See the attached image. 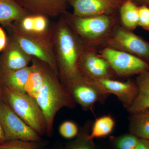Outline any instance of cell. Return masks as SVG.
Listing matches in <instances>:
<instances>
[{
    "mask_svg": "<svg viewBox=\"0 0 149 149\" xmlns=\"http://www.w3.org/2000/svg\"><path fill=\"white\" fill-rule=\"evenodd\" d=\"M28 14L16 0H0V24L3 26L18 21Z\"/></svg>",
    "mask_w": 149,
    "mask_h": 149,
    "instance_id": "ac0fdd59",
    "label": "cell"
},
{
    "mask_svg": "<svg viewBox=\"0 0 149 149\" xmlns=\"http://www.w3.org/2000/svg\"><path fill=\"white\" fill-rule=\"evenodd\" d=\"M28 13L47 17L61 16L66 12L69 0H16Z\"/></svg>",
    "mask_w": 149,
    "mask_h": 149,
    "instance_id": "5bb4252c",
    "label": "cell"
},
{
    "mask_svg": "<svg viewBox=\"0 0 149 149\" xmlns=\"http://www.w3.org/2000/svg\"><path fill=\"white\" fill-rule=\"evenodd\" d=\"M0 98L40 136L47 133L45 118L35 99L1 85Z\"/></svg>",
    "mask_w": 149,
    "mask_h": 149,
    "instance_id": "277c9868",
    "label": "cell"
},
{
    "mask_svg": "<svg viewBox=\"0 0 149 149\" xmlns=\"http://www.w3.org/2000/svg\"><path fill=\"white\" fill-rule=\"evenodd\" d=\"M104 47L125 52L149 62V42L120 24L113 30Z\"/></svg>",
    "mask_w": 149,
    "mask_h": 149,
    "instance_id": "52a82bcc",
    "label": "cell"
},
{
    "mask_svg": "<svg viewBox=\"0 0 149 149\" xmlns=\"http://www.w3.org/2000/svg\"><path fill=\"white\" fill-rule=\"evenodd\" d=\"M8 42V38L4 29L0 27V52H2L7 46Z\"/></svg>",
    "mask_w": 149,
    "mask_h": 149,
    "instance_id": "4316f807",
    "label": "cell"
},
{
    "mask_svg": "<svg viewBox=\"0 0 149 149\" xmlns=\"http://www.w3.org/2000/svg\"><path fill=\"white\" fill-rule=\"evenodd\" d=\"M0 123L6 141L40 142L41 136L27 125L0 98Z\"/></svg>",
    "mask_w": 149,
    "mask_h": 149,
    "instance_id": "ba28073f",
    "label": "cell"
},
{
    "mask_svg": "<svg viewBox=\"0 0 149 149\" xmlns=\"http://www.w3.org/2000/svg\"><path fill=\"white\" fill-rule=\"evenodd\" d=\"M62 83L74 102L86 111L93 112L95 104L104 103L109 95L103 91L95 80L80 72Z\"/></svg>",
    "mask_w": 149,
    "mask_h": 149,
    "instance_id": "5b68a950",
    "label": "cell"
},
{
    "mask_svg": "<svg viewBox=\"0 0 149 149\" xmlns=\"http://www.w3.org/2000/svg\"><path fill=\"white\" fill-rule=\"evenodd\" d=\"M95 81L107 94L116 96L127 110L131 106L138 94L136 81L130 79L121 81L113 78H106Z\"/></svg>",
    "mask_w": 149,
    "mask_h": 149,
    "instance_id": "4fadbf2b",
    "label": "cell"
},
{
    "mask_svg": "<svg viewBox=\"0 0 149 149\" xmlns=\"http://www.w3.org/2000/svg\"><path fill=\"white\" fill-rule=\"evenodd\" d=\"M135 81L138 93L135 100L127 110L130 114L149 108V72L138 75Z\"/></svg>",
    "mask_w": 149,
    "mask_h": 149,
    "instance_id": "e0dca14e",
    "label": "cell"
},
{
    "mask_svg": "<svg viewBox=\"0 0 149 149\" xmlns=\"http://www.w3.org/2000/svg\"><path fill=\"white\" fill-rule=\"evenodd\" d=\"M40 142L13 140L0 144V149H41Z\"/></svg>",
    "mask_w": 149,
    "mask_h": 149,
    "instance_id": "cb8c5ba5",
    "label": "cell"
},
{
    "mask_svg": "<svg viewBox=\"0 0 149 149\" xmlns=\"http://www.w3.org/2000/svg\"><path fill=\"white\" fill-rule=\"evenodd\" d=\"M115 125V121L109 115L102 116L96 118L93 123L91 133L88 138L91 140L103 138L109 136L113 132Z\"/></svg>",
    "mask_w": 149,
    "mask_h": 149,
    "instance_id": "44dd1931",
    "label": "cell"
},
{
    "mask_svg": "<svg viewBox=\"0 0 149 149\" xmlns=\"http://www.w3.org/2000/svg\"><path fill=\"white\" fill-rule=\"evenodd\" d=\"M30 65L18 70L0 72V85L12 91L25 93V85L31 72Z\"/></svg>",
    "mask_w": 149,
    "mask_h": 149,
    "instance_id": "2e32d148",
    "label": "cell"
},
{
    "mask_svg": "<svg viewBox=\"0 0 149 149\" xmlns=\"http://www.w3.org/2000/svg\"><path fill=\"white\" fill-rule=\"evenodd\" d=\"M32 58L22 49L14 41L8 38L6 49L0 55V72L13 71L29 66Z\"/></svg>",
    "mask_w": 149,
    "mask_h": 149,
    "instance_id": "9a60e30c",
    "label": "cell"
},
{
    "mask_svg": "<svg viewBox=\"0 0 149 149\" xmlns=\"http://www.w3.org/2000/svg\"><path fill=\"white\" fill-rule=\"evenodd\" d=\"M135 149H149V141L146 139H140Z\"/></svg>",
    "mask_w": 149,
    "mask_h": 149,
    "instance_id": "83f0119b",
    "label": "cell"
},
{
    "mask_svg": "<svg viewBox=\"0 0 149 149\" xmlns=\"http://www.w3.org/2000/svg\"><path fill=\"white\" fill-rule=\"evenodd\" d=\"M49 18L41 15L28 14L13 23L24 35L38 41L53 52L52 45V24Z\"/></svg>",
    "mask_w": 149,
    "mask_h": 149,
    "instance_id": "30bf717a",
    "label": "cell"
},
{
    "mask_svg": "<svg viewBox=\"0 0 149 149\" xmlns=\"http://www.w3.org/2000/svg\"><path fill=\"white\" fill-rule=\"evenodd\" d=\"M118 17L122 27L134 31L139 27V6L130 0L124 1L118 11Z\"/></svg>",
    "mask_w": 149,
    "mask_h": 149,
    "instance_id": "d6986e66",
    "label": "cell"
},
{
    "mask_svg": "<svg viewBox=\"0 0 149 149\" xmlns=\"http://www.w3.org/2000/svg\"><path fill=\"white\" fill-rule=\"evenodd\" d=\"M140 139L132 133L111 136L109 142L113 149H135Z\"/></svg>",
    "mask_w": 149,
    "mask_h": 149,
    "instance_id": "7402d4cb",
    "label": "cell"
},
{
    "mask_svg": "<svg viewBox=\"0 0 149 149\" xmlns=\"http://www.w3.org/2000/svg\"><path fill=\"white\" fill-rule=\"evenodd\" d=\"M79 71L93 80L113 78L115 75L109 63L95 49L87 48L80 58Z\"/></svg>",
    "mask_w": 149,
    "mask_h": 149,
    "instance_id": "8fae6325",
    "label": "cell"
},
{
    "mask_svg": "<svg viewBox=\"0 0 149 149\" xmlns=\"http://www.w3.org/2000/svg\"></svg>",
    "mask_w": 149,
    "mask_h": 149,
    "instance_id": "4dcf8cb0",
    "label": "cell"
},
{
    "mask_svg": "<svg viewBox=\"0 0 149 149\" xmlns=\"http://www.w3.org/2000/svg\"><path fill=\"white\" fill-rule=\"evenodd\" d=\"M139 27L149 31V7L147 6H139Z\"/></svg>",
    "mask_w": 149,
    "mask_h": 149,
    "instance_id": "484cf974",
    "label": "cell"
},
{
    "mask_svg": "<svg viewBox=\"0 0 149 149\" xmlns=\"http://www.w3.org/2000/svg\"><path fill=\"white\" fill-rule=\"evenodd\" d=\"M87 47L99 50L105 47L113 30L120 24L118 14L80 17L66 12L61 16Z\"/></svg>",
    "mask_w": 149,
    "mask_h": 149,
    "instance_id": "7a4b0ae2",
    "label": "cell"
},
{
    "mask_svg": "<svg viewBox=\"0 0 149 149\" xmlns=\"http://www.w3.org/2000/svg\"><path fill=\"white\" fill-rule=\"evenodd\" d=\"M123 0H69L72 13L80 17L118 14Z\"/></svg>",
    "mask_w": 149,
    "mask_h": 149,
    "instance_id": "7c38bea8",
    "label": "cell"
},
{
    "mask_svg": "<svg viewBox=\"0 0 149 149\" xmlns=\"http://www.w3.org/2000/svg\"><path fill=\"white\" fill-rule=\"evenodd\" d=\"M52 45L62 83L77 75L80 58L88 47L61 17L52 24Z\"/></svg>",
    "mask_w": 149,
    "mask_h": 149,
    "instance_id": "6da1fadb",
    "label": "cell"
},
{
    "mask_svg": "<svg viewBox=\"0 0 149 149\" xmlns=\"http://www.w3.org/2000/svg\"><path fill=\"white\" fill-rule=\"evenodd\" d=\"M123 1L126 0H123ZM138 6H146L149 7V0H130Z\"/></svg>",
    "mask_w": 149,
    "mask_h": 149,
    "instance_id": "f1b7e54d",
    "label": "cell"
},
{
    "mask_svg": "<svg viewBox=\"0 0 149 149\" xmlns=\"http://www.w3.org/2000/svg\"><path fill=\"white\" fill-rule=\"evenodd\" d=\"M6 141L5 136L2 127V125L0 123V144L5 143Z\"/></svg>",
    "mask_w": 149,
    "mask_h": 149,
    "instance_id": "f546056e",
    "label": "cell"
},
{
    "mask_svg": "<svg viewBox=\"0 0 149 149\" xmlns=\"http://www.w3.org/2000/svg\"><path fill=\"white\" fill-rule=\"evenodd\" d=\"M88 128L79 133L77 138L66 145L65 149H96L93 140L88 138Z\"/></svg>",
    "mask_w": 149,
    "mask_h": 149,
    "instance_id": "603a6c76",
    "label": "cell"
},
{
    "mask_svg": "<svg viewBox=\"0 0 149 149\" xmlns=\"http://www.w3.org/2000/svg\"><path fill=\"white\" fill-rule=\"evenodd\" d=\"M9 38L14 41L28 55L45 63L59 76L53 52L42 44L19 31L13 23L6 25Z\"/></svg>",
    "mask_w": 149,
    "mask_h": 149,
    "instance_id": "9c48e42d",
    "label": "cell"
},
{
    "mask_svg": "<svg viewBox=\"0 0 149 149\" xmlns=\"http://www.w3.org/2000/svg\"><path fill=\"white\" fill-rule=\"evenodd\" d=\"M59 132L63 138L70 139L77 136L79 134V129L75 123L71 120H65L60 125Z\"/></svg>",
    "mask_w": 149,
    "mask_h": 149,
    "instance_id": "d4e9b609",
    "label": "cell"
},
{
    "mask_svg": "<svg viewBox=\"0 0 149 149\" xmlns=\"http://www.w3.org/2000/svg\"><path fill=\"white\" fill-rule=\"evenodd\" d=\"M42 110L47 123V133H53L55 117L64 107L72 108L75 102L62 83L59 76L47 65L42 88L35 99Z\"/></svg>",
    "mask_w": 149,
    "mask_h": 149,
    "instance_id": "3957f363",
    "label": "cell"
},
{
    "mask_svg": "<svg viewBox=\"0 0 149 149\" xmlns=\"http://www.w3.org/2000/svg\"><path fill=\"white\" fill-rule=\"evenodd\" d=\"M116 77H129L149 72V62L131 54L104 47L98 50Z\"/></svg>",
    "mask_w": 149,
    "mask_h": 149,
    "instance_id": "8992f818",
    "label": "cell"
},
{
    "mask_svg": "<svg viewBox=\"0 0 149 149\" xmlns=\"http://www.w3.org/2000/svg\"><path fill=\"white\" fill-rule=\"evenodd\" d=\"M130 114V133L140 139L149 141V108Z\"/></svg>",
    "mask_w": 149,
    "mask_h": 149,
    "instance_id": "ffe728a7",
    "label": "cell"
}]
</instances>
